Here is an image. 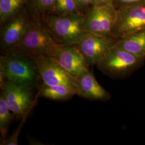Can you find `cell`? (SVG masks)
<instances>
[{"label":"cell","instance_id":"ffe728a7","mask_svg":"<svg viewBox=\"0 0 145 145\" xmlns=\"http://www.w3.org/2000/svg\"><path fill=\"white\" fill-rule=\"evenodd\" d=\"M117 7L124 5H135L139 4H145V0H116L114 5Z\"/></svg>","mask_w":145,"mask_h":145},{"label":"cell","instance_id":"9c48e42d","mask_svg":"<svg viewBox=\"0 0 145 145\" xmlns=\"http://www.w3.org/2000/svg\"><path fill=\"white\" fill-rule=\"evenodd\" d=\"M36 59L44 84L50 86L64 85L76 90L75 78L54 57H48Z\"/></svg>","mask_w":145,"mask_h":145},{"label":"cell","instance_id":"4fadbf2b","mask_svg":"<svg viewBox=\"0 0 145 145\" xmlns=\"http://www.w3.org/2000/svg\"><path fill=\"white\" fill-rule=\"evenodd\" d=\"M116 46L145 57V29L117 40Z\"/></svg>","mask_w":145,"mask_h":145},{"label":"cell","instance_id":"7402d4cb","mask_svg":"<svg viewBox=\"0 0 145 145\" xmlns=\"http://www.w3.org/2000/svg\"><path fill=\"white\" fill-rule=\"evenodd\" d=\"M80 7H87L93 5V0H76Z\"/></svg>","mask_w":145,"mask_h":145},{"label":"cell","instance_id":"5bb4252c","mask_svg":"<svg viewBox=\"0 0 145 145\" xmlns=\"http://www.w3.org/2000/svg\"><path fill=\"white\" fill-rule=\"evenodd\" d=\"M75 95H77L75 89L64 85L50 86L43 84L39 92L40 97L56 101L67 100Z\"/></svg>","mask_w":145,"mask_h":145},{"label":"cell","instance_id":"e0dca14e","mask_svg":"<svg viewBox=\"0 0 145 145\" xmlns=\"http://www.w3.org/2000/svg\"><path fill=\"white\" fill-rule=\"evenodd\" d=\"M80 8L76 0H57L51 10L60 14L76 13Z\"/></svg>","mask_w":145,"mask_h":145},{"label":"cell","instance_id":"9a60e30c","mask_svg":"<svg viewBox=\"0 0 145 145\" xmlns=\"http://www.w3.org/2000/svg\"><path fill=\"white\" fill-rule=\"evenodd\" d=\"M27 0H0V21L4 24L18 12Z\"/></svg>","mask_w":145,"mask_h":145},{"label":"cell","instance_id":"d6986e66","mask_svg":"<svg viewBox=\"0 0 145 145\" xmlns=\"http://www.w3.org/2000/svg\"><path fill=\"white\" fill-rule=\"evenodd\" d=\"M22 123H21L18 128L16 130L15 132L8 138H5L1 142V145H18V138L22 127Z\"/></svg>","mask_w":145,"mask_h":145},{"label":"cell","instance_id":"30bf717a","mask_svg":"<svg viewBox=\"0 0 145 145\" xmlns=\"http://www.w3.org/2000/svg\"><path fill=\"white\" fill-rule=\"evenodd\" d=\"M9 20L1 32V47L2 53L10 50L19 44L25 35L31 21L23 13L16 14Z\"/></svg>","mask_w":145,"mask_h":145},{"label":"cell","instance_id":"8992f818","mask_svg":"<svg viewBox=\"0 0 145 145\" xmlns=\"http://www.w3.org/2000/svg\"><path fill=\"white\" fill-rule=\"evenodd\" d=\"M117 20L112 37L118 40L145 29V4L117 8Z\"/></svg>","mask_w":145,"mask_h":145},{"label":"cell","instance_id":"7a4b0ae2","mask_svg":"<svg viewBox=\"0 0 145 145\" xmlns=\"http://www.w3.org/2000/svg\"><path fill=\"white\" fill-rule=\"evenodd\" d=\"M84 16L78 12L60 14L48 16L45 26L58 45H75L85 31L83 24Z\"/></svg>","mask_w":145,"mask_h":145},{"label":"cell","instance_id":"5b68a950","mask_svg":"<svg viewBox=\"0 0 145 145\" xmlns=\"http://www.w3.org/2000/svg\"><path fill=\"white\" fill-rule=\"evenodd\" d=\"M117 15V9L114 4L91 6L84 15L83 30L99 36L113 38Z\"/></svg>","mask_w":145,"mask_h":145},{"label":"cell","instance_id":"44dd1931","mask_svg":"<svg viewBox=\"0 0 145 145\" xmlns=\"http://www.w3.org/2000/svg\"><path fill=\"white\" fill-rule=\"evenodd\" d=\"M116 0H93L92 6L106 5L109 4H114Z\"/></svg>","mask_w":145,"mask_h":145},{"label":"cell","instance_id":"7c38bea8","mask_svg":"<svg viewBox=\"0 0 145 145\" xmlns=\"http://www.w3.org/2000/svg\"><path fill=\"white\" fill-rule=\"evenodd\" d=\"M75 78L77 95L79 96L101 101H106L110 99L109 93L99 84L93 72L89 69Z\"/></svg>","mask_w":145,"mask_h":145},{"label":"cell","instance_id":"52a82bcc","mask_svg":"<svg viewBox=\"0 0 145 145\" xmlns=\"http://www.w3.org/2000/svg\"><path fill=\"white\" fill-rule=\"evenodd\" d=\"M1 93L16 118L27 117L35 102L32 89L8 81L1 83Z\"/></svg>","mask_w":145,"mask_h":145},{"label":"cell","instance_id":"ba28073f","mask_svg":"<svg viewBox=\"0 0 145 145\" xmlns=\"http://www.w3.org/2000/svg\"><path fill=\"white\" fill-rule=\"evenodd\" d=\"M111 37L86 32L74 46L80 53L89 66L97 65L117 42Z\"/></svg>","mask_w":145,"mask_h":145},{"label":"cell","instance_id":"6da1fadb","mask_svg":"<svg viewBox=\"0 0 145 145\" xmlns=\"http://www.w3.org/2000/svg\"><path fill=\"white\" fill-rule=\"evenodd\" d=\"M0 78L1 83L8 81L33 89L41 80L36 59L19 50L2 53Z\"/></svg>","mask_w":145,"mask_h":145},{"label":"cell","instance_id":"3957f363","mask_svg":"<svg viewBox=\"0 0 145 145\" xmlns=\"http://www.w3.org/2000/svg\"><path fill=\"white\" fill-rule=\"evenodd\" d=\"M57 45L45 25L36 20H31L21 42L10 50L21 51L35 58L53 57Z\"/></svg>","mask_w":145,"mask_h":145},{"label":"cell","instance_id":"ac0fdd59","mask_svg":"<svg viewBox=\"0 0 145 145\" xmlns=\"http://www.w3.org/2000/svg\"><path fill=\"white\" fill-rule=\"evenodd\" d=\"M57 0H33L37 10L39 11L51 10Z\"/></svg>","mask_w":145,"mask_h":145},{"label":"cell","instance_id":"2e32d148","mask_svg":"<svg viewBox=\"0 0 145 145\" xmlns=\"http://www.w3.org/2000/svg\"><path fill=\"white\" fill-rule=\"evenodd\" d=\"M15 115L7 105L3 95H0V132L2 139L6 138L8 128Z\"/></svg>","mask_w":145,"mask_h":145},{"label":"cell","instance_id":"8fae6325","mask_svg":"<svg viewBox=\"0 0 145 145\" xmlns=\"http://www.w3.org/2000/svg\"><path fill=\"white\" fill-rule=\"evenodd\" d=\"M53 57L74 77L89 69V66L74 45L57 44Z\"/></svg>","mask_w":145,"mask_h":145},{"label":"cell","instance_id":"277c9868","mask_svg":"<svg viewBox=\"0 0 145 145\" xmlns=\"http://www.w3.org/2000/svg\"><path fill=\"white\" fill-rule=\"evenodd\" d=\"M145 57L128 52L114 45L97 63L99 69L114 78L127 76L140 67Z\"/></svg>","mask_w":145,"mask_h":145}]
</instances>
